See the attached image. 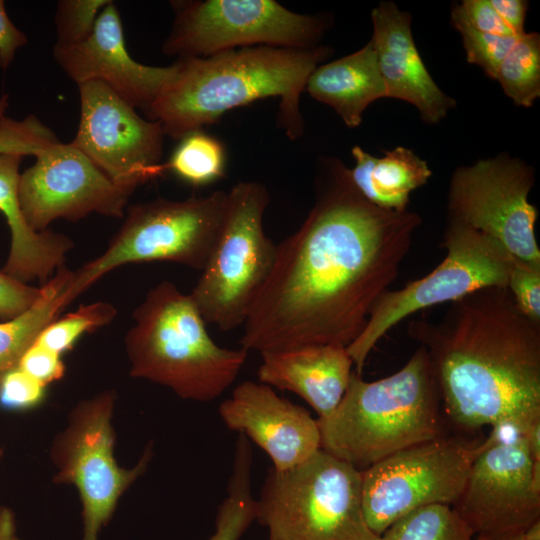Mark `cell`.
Segmentation results:
<instances>
[{"mask_svg": "<svg viewBox=\"0 0 540 540\" xmlns=\"http://www.w3.org/2000/svg\"><path fill=\"white\" fill-rule=\"evenodd\" d=\"M125 336L130 375L171 389L182 399L209 402L236 380L248 351L219 346L190 294L162 281L133 312Z\"/></svg>", "mask_w": 540, "mask_h": 540, "instance_id": "5b68a950", "label": "cell"}, {"mask_svg": "<svg viewBox=\"0 0 540 540\" xmlns=\"http://www.w3.org/2000/svg\"><path fill=\"white\" fill-rule=\"evenodd\" d=\"M175 16L162 50L170 56L206 57L256 46H318L325 21L288 10L273 0L175 1Z\"/></svg>", "mask_w": 540, "mask_h": 540, "instance_id": "7c38bea8", "label": "cell"}, {"mask_svg": "<svg viewBox=\"0 0 540 540\" xmlns=\"http://www.w3.org/2000/svg\"><path fill=\"white\" fill-rule=\"evenodd\" d=\"M0 456H1V450H0Z\"/></svg>", "mask_w": 540, "mask_h": 540, "instance_id": "7bdbcfd3", "label": "cell"}, {"mask_svg": "<svg viewBox=\"0 0 540 540\" xmlns=\"http://www.w3.org/2000/svg\"><path fill=\"white\" fill-rule=\"evenodd\" d=\"M317 422L321 449L360 471L449 433L436 376L423 346L385 378L365 381L354 370L336 409Z\"/></svg>", "mask_w": 540, "mask_h": 540, "instance_id": "277c9868", "label": "cell"}, {"mask_svg": "<svg viewBox=\"0 0 540 540\" xmlns=\"http://www.w3.org/2000/svg\"><path fill=\"white\" fill-rule=\"evenodd\" d=\"M373 43L386 97L414 105L422 119L436 124L456 103L433 80L416 48L409 13L382 2L371 13Z\"/></svg>", "mask_w": 540, "mask_h": 540, "instance_id": "d6986e66", "label": "cell"}, {"mask_svg": "<svg viewBox=\"0 0 540 540\" xmlns=\"http://www.w3.org/2000/svg\"><path fill=\"white\" fill-rule=\"evenodd\" d=\"M114 403L113 391L80 402L52 446L51 456L58 468L54 481L74 484L80 494L82 540H98L119 498L145 472L152 457V447L148 446L134 468L118 466L111 425Z\"/></svg>", "mask_w": 540, "mask_h": 540, "instance_id": "4fadbf2b", "label": "cell"}, {"mask_svg": "<svg viewBox=\"0 0 540 540\" xmlns=\"http://www.w3.org/2000/svg\"><path fill=\"white\" fill-rule=\"evenodd\" d=\"M331 53L324 46H256L177 59L175 76L144 114L160 123L164 135L180 140L229 110L279 97L278 125L294 140L304 132L300 95L311 72Z\"/></svg>", "mask_w": 540, "mask_h": 540, "instance_id": "3957f363", "label": "cell"}, {"mask_svg": "<svg viewBox=\"0 0 540 540\" xmlns=\"http://www.w3.org/2000/svg\"><path fill=\"white\" fill-rule=\"evenodd\" d=\"M18 367L45 386L61 379L65 372L61 355L35 342L25 351Z\"/></svg>", "mask_w": 540, "mask_h": 540, "instance_id": "d590c367", "label": "cell"}, {"mask_svg": "<svg viewBox=\"0 0 540 540\" xmlns=\"http://www.w3.org/2000/svg\"><path fill=\"white\" fill-rule=\"evenodd\" d=\"M531 423H498L480 443L452 506L477 540H503L540 522V471L525 437Z\"/></svg>", "mask_w": 540, "mask_h": 540, "instance_id": "30bf717a", "label": "cell"}, {"mask_svg": "<svg viewBox=\"0 0 540 540\" xmlns=\"http://www.w3.org/2000/svg\"><path fill=\"white\" fill-rule=\"evenodd\" d=\"M227 192L181 201L158 198L128 208L106 250L72 271L65 307L106 273L129 263L175 262L202 271L219 235Z\"/></svg>", "mask_w": 540, "mask_h": 540, "instance_id": "52a82bcc", "label": "cell"}, {"mask_svg": "<svg viewBox=\"0 0 540 540\" xmlns=\"http://www.w3.org/2000/svg\"><path fill=\"white\" fill-rule=\"evenodd\" d=\"M268 203L259 182L231 188L219 235L190 293L205 322L222 331L244 324L273 268L277 245L263 228Z\"/></svg>", "mask_w": 540, "mask_h": 540, "instance_id": "ba28073f", "label": "cell"}, {"mask_svg": "<svg viewBox=\"0 0 540 540\" xmlns=\"http://www.w3.org/2000/svg\"><path fill=\"white\" fill-rule=\"evenodd\" d=\"M219 415L227 428L263 449L276 470L299 465L321 449L317 419L264 383L237 385L220 404Z\"/></svg>", "mask_w": 540, "mask_h": 540, "instance_id": "ac0fdd59", "label": "cell"}, {"mask_svg": "<svg viewBox=\"0 0 540 540\" xmlns=\"http://www.w3.org/2000/svg\"><path fill=\"white\" fill-rule=\"evenodd\" d=\"M251 466L250 441L238 433L226 497L218 507L215 530L206 540H240L256 520L257 503L251 492Z\"/></svg>", "mask_w": 540, "mask_h": 540, "instance_id": "d4e9b609", "label": "cell"}, {"mask_svg": "<svg viewBox=\"0 0 540 540\" xmlns=\"http://www.w3.org/2000/svg\"><path fill=\"white\" fill-rule=\"evenodd\" d=\"M482 439L448 433L381 460L362 471V509L378 536L408 513L453 506L464 489Z\"/></svg>", "mask_w": 540, "mask_h": 540, "instance_id": "8fae6325", "label": "cell"}, {"mask_svg": "<svg viewBox=\"0 0 540 540\" xmlns=\"http://www.w3.org/2000/svg\"><path fill=\"white\" fill-rule=\"evenodd\" d=\"M305 90L330 106L348 127L359 126L366 108L386 97L372 41L354 53L318 65L309 75Z\"/></svg>", "mask_w": 540, "mask_h": 540, "instance_id": "7402d4cb", "label": "cell"}, {"mask_svg": "<svg viewBox=\"0 0 540 540\" xmlns=\"http://www.w3.org/2000/svg\"><path fill=\"white\" fill-rule=\"evenodd\" d=\"M110 0L58 1L54 22L57 40L55 47H69L87 39L94 30L101 10Z\"/></svg>", "mask_w": 540, "mask_h": 540, "instance_id": "f546056e", "label": "cell"}, {"mask_svg": "<svg viewBox=\"0 0 540 540\" xmlns=\"http://www.w3.org/2000/svg\"><path fill=\"white\" fill-rule=\"evenodd\" d=\"M60 141L35 115L22 120L5 117L0 123V154L36 156L44 148Z\"/></svg>", "mask_w": 540, "mask_h": 540, "instance_id": "1f68e13d", "label": "cell"}, {"mask_svg": "<svg viewBox=\"0 0 540 540\" xmlns=\"http://www.w3.org/2000/svg\"><path fill=\"white\" fill-rule=\"evenodd\" d=\"M260 354L259 382L297 394L318 418L336 409L354 371L346 347L339 345H308Z\"/></svg>", "mask_w": 540, "mask_h": 540, "instance_id": "ffe728a7", "label": "cell"}, {"mask_svg": "<svg viewBox=\"0 0 540 540\" xmlns=\"http://www.w3.org/2000/svg\"><path fill=\"white\" fill-rule=\"evenodd\" d=\"M8 104H9L8 95L7 94L2 95L0 98V123L6 117L5 114L8 108Z\"/></svg>", "mask_w": 540, "mask_h": 540, "instance_id": "b9f144b4", "label": "cell"}, {"mask_svg": "<svg viewBox=\"0 0 540 540\" xmlns=\"http://www.w3.org/2000/svg\"><path fill=\"white\" fill-rule=\"evenodd\" d=\"M381 540H477L451 506L416 509L390 525Z\"/></svg>", "mask_w": 540, "mask_h": 540, "instance_id": "83f0119b", "label": "cell"}, {"mask_svg": "<svg viewBox=\"0 0 540 540\" xmlns=\"http://www.w3.org/2000/svg\"><path fill=\"white\" fill-rule=\"evenodd\" d=\"M463 40L467 61L481 67L487 76L495 79L502 61L520 36H502L477 31L458 20H451ZM522 36V35H521Z\"/></svg>", "mask_w": 540, "mask_h": 540, "instance_id": "4dcf8cb0", "label": "cell"}, {"mask_svg": "<svg viewBox=\"0 0 540 540\" xmlns=\"http://www.w3.org/2000/svg\"><path fill=\"white\" fill-rule=\"evenodd\" d=\"M442 262L424 277L398 290H387L374 304L361 334L346 347L362 375L378 341L410 315L456 301L486 287H507L513 257L497 242L462 224L447 222Z\"/></svg>", "mask_w": 540, "mask_h": 540, "instance_id": "9c48e42d", "label": "cell"}, {"mask_svg": "<svg viewBox=\"0 0 540 540\" xmlns=\"http://www.w3.org/2000/svg\"><path fill=\"white\" fill-rule=\"evenodd\" d=\"M256 503L269 540H381L363 515L362 471L322 449L292 468H271Z\"/></svg>", "mask_w": 540, "mask_h": 540, "instance_id": "8992f818", "label": "cell"}, {"mask_svg": "<svg viewBox=\"0 0 540 540\" xmlns=\"http://www.w3.org/2000/svg\"><path fill=\"white\" fill-rule=\"evenodd\" d=\"M80 120L71 142L112 182L132 192L165 170L160 163L164 132L159 122L135 108L99 81L77 84Z\"/></svg>", "mask_w": 540, "mask_h": 540, "instance_id": "9a60e30c", "label": "cell"}, {"mask_svg": "<svg viewBox=\"0 0 540 540\" xmlns=\"http://www.w3.org/2000/svg\"><path fill=\"white\" fill-rule=\"evenodd\" d=\"M503 540H540V522L535 523L530 528L517 535Z\"/></svg>", "mask_w": 540, "mask_h": 540, "instance_id": "60d3db41", "label": "cell"}, {"mask_svg": "<svg viewBox=\"0 0 540 540\" xmlns=\"http://www.w3.org/2000/svg\"><path fill=\"white\" fill-rule=\"evenodd\" d=\"M0 540H20L14 513L6 507H0Z\"/></svg>", "mask_w": 540, "mask_h": 540, "instance_id": "ab89813d", "label": "cell"}, {"mask_svg": "<svg viewBox=\"0 0 540 540\" xmlns=\"http://www.w3.org/2000/svg\"><path fill=\"white\" fill-rule=\"evenodd\" d=\"M28 42L27 35L10 20L4 1L0 0V68L7 69L17 50Z\"/></svg>", "mask_w": 540, "mask_h": 540, "instance_id": "74e56055", "label": "cell"}, {"mask_svg": "<svg viewBox=\"0 0 540 540\" xmlns=\"http://www.w3.org/2000/svg\"><path fill=\"white\" fill-rule=\"evenodd\" d=\"M40 287L20 282L0 271V318L16 317L38 298Z\"/></svg>", "mask_w": 540, "mask_h": 540, "instance_id": "8d00e7d4", "label": "cell"}, {"mask_svg": "<svg viewBox=\"0 0 540 540\" xmlns=\"http://www.w3.org/2000/svg\"><path fill=\"white\" fill-rule=\"evenodd\" d=\"M23 158L16 153L0 154V212L11 235L10 251L2 271L23 283L38 280L42 286L64 265L74 242L48 229L35 232L28 225L18 197Z\"/></svg>", "mask_w": 540, "mask_h": 540, "instance_id": "44dd1931", "label": "cell"}, {"mask_svg": "<svg viewBox=\"0 0 540 540\" xmlns=\"http://www.w3.org/2000/svg\"><path fill=\"white\" fill-rule=\"evenodd\" d=\"M355 165L349 175L359 193L370 203L390 211L408 210L411 193L432 175L426 161L412 150L398 146L374 157L360 146L351 150Z\"/></svg>", "mask_w": 540, "mask_h": 540, "instance_id": "603a6c76", "label": "cell"}, {"mask_svg": "<svg viewBox=\"0 0 540 540\" xmlns=\"http://www.w3.org/2000/svg\"><path fill=\"white\" fill-rule=\"evenodd\" d=\"M408 333L427 351L444 416L461 434L540 419V324L507 287L476 290L439 321H411Z\"/></svg>", "mask_w": 540, "mask_h": 540, "instance_id": "7a4b0ae2", "label": "cell"}, {"mask_svg": "<svg viewBox=\"0 0 540 540\" xmlns=\"http://www.w3.org/2000/svg\"><path fill=\"white\" fill-rule=\"evenodd\" d=\"M180 140L165 169L195 187L211 184L224 176L225 151L219 140L201 130Z\"/></svg>", "mask_w": 540, "mask_h": 540, "instance_id": "4316f807", "label": "cell"}, {"mask_svg": "<svg viewBox=\"0 0 540 540\" xmlns=\"http://www.w3.org/2000/svg\"><path fill=\"white\" fill-rule=\"evenodd\" d=\"M497 14L513 32L521 36L524 33V23L528 10V2L524 0H489Z\"/></svg>", "mask_w": 540, "mask_h": 540, "instance_id": "f35d334b", "label": "cell"}, {"mask_svg": "<svg viewBox=\"0 0 540 540\" xmlns=\"http://www.w3.org/2000/svg\"><path fill=\"white\" fill-rule=\"evenodd\" d=\"M20 173L18 197L32 230L57 219L78 221L92 213L121 218L132 191L112 182L82 151L60 141L40 151Z\"/></svg>", "mask_w": 540, "mask_h": 540, "instance_id": "2e32d148", "label": "cell"}, {"mask_svg": "<svg viewBox=\"0 0 540 540\" xmlns=\"http://www.w3.org/2000/svg\"><path fill=\"white\" fill-rule=\"evenodd\" d=\"M507 288L519 311L540 324V265L513 259Z\"/></svg>", "mask_w": 540, "mask_h": 540, "instance_id": "d6a6232c", "label": "cell"}, {"mask_svg": "<svg viewBox=\"0 0 540 540\" xmlns=\"http://www.w3.org/2000/svg\"><path fill=\"white\" fill-rule=\"evenodd\" d=\"M46 386L15 367L0 378V406L10 410H27L45 398Z\"/></svg>", "mask_w": 540, "mask_h": 540, "instance_id": "836d02e7", "label": "cell"}, {"mask_svg": "<svg viewBox=\"0 0 540 540\" xmlns=\"http://www.w3.org/2000/svg\"><path fill=\"white\" fill-rule=\"evenodd\" d=\"M451 20H458L471 28L489 34L517 36L497 14L489 0H464L454 5Z\"/></svg>", "mask_w": 540, "mask_h": 540, "instance_id": "e575fe53", "label": "cell"}, {"mask_svg": "<svg viewBox=\"0 0 540 540\" xmlns=\"http://www.w3.org/2000/svg\"><path fill=\"white\" fill-rule=\"evenodd\" d=\"M116 315L117 309L108 302L80 305L77 310L49 323L34 342L62 355L81 335L110 324Z\"/></svg>", "mask_w": 540, "mask_h": 540, "instance_id": "f1b7e54d", "label": "cell"}, {"mask_svg": "<svg viewBox=\"0 0 540 540\" xmlns=\"http://www.w3.org/2000/svg\"><path fill=\"white\" fill-rule=\"evenodd\" d=\"M71 276L72 270L61 266L40 286L38 298L28 309L0 322V378L18 366L25 351L65 307L63 295Z\"/></svg>", "mask_w": 540, "mask_h": 540, "instance_id": "cb8c5ba5", "label": "cell"}, {"mask_svg": "<svg viewBox=\"0 0 540 540\" xmlns=\"http://www.w3.org/2000/svg\"><path fill=\"white\" fill-rule=\"evenodd\" d=\"M516 104L531 107L540 96V36L524 33L500 64L495 76Z\"/></svg>", "mask_w": 540, "mask_h": 540, "instance_id": "484cf974", "label": "cell"}, {"mask_svg": "<svg viewBox=\"0 0 540 540\" xmlns=\"http://www.w3.org/2000/svg\"><path fill=\"white\" fill-rule=\"evenodd\" d=\"M53 56L76 84L99 81L133 108L145 112L175 76L177 62L166 67L141 64L126 47L117 6L110 1L97 17L91 35L69 47H53Z\"/></svg>", "mask_w": 540, "mask_h": 540, "instance_id": "e0dca14e", "label": "cell"}, {"mask_svg": "<svg viewBox=\"0 0 540 540\" xmlns=\"http://www.w3.org/2000/svg\"><path fill=\"white\" fill-rule=\"evenodd\" d=\"M534 180L532 167L509 156L461 166L448 188V222L484 234L516 260L540 265L538 211L528 201Z\"/></svg>", "mask_w": 540, "mask_h": 540, "instance_id": "5bb4252c", "label": "cell"}, {"mask_svg": "<svg viewBox=\"0 0 540 540\" xmlns=\"http://www.w3.org/2000/svg\"><path fill=\"white\" fill-rule=\"evenodd\" d=\"M315 203L277 245L273 268L243 324L240 347L259 353L348 347L407 256L421 217L375 206L337 158L319 163Z\"/></svg>", "mask_w": 540, "mask_h": 540, "instance_id": "6da1fadb", "label": "cell"}]
</instances>
